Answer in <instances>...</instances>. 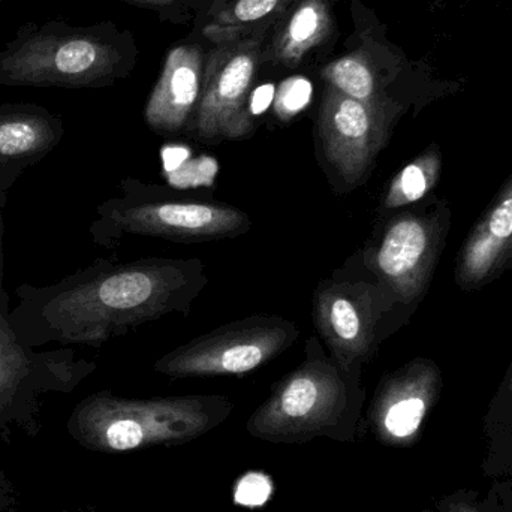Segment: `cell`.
Here are the masks:
<instances>
[{"label": "cell", "instance_id": "9c48e42d", "mask_svg": "<svg viewBox=\"0 0 512 512\" xmlns=\"http://www.w3.org/2000/svg\"><path fill=\"white\" fill-rule=\"evenodd\" d=\"M298 337V325L283 316H246L167 352L155 372L171 379L242 376L282 355Z\"/></svg>", "mask_w": 512, "mask_h": 512}, {"label": "cell", "instance_id": "5b68a950", "mask_svg": "<svg viewBox=\"0 0 512 512\" xmlns=\"http://www.w3.org/2000/svg\"><path fill=\"white\" fill-rule=\"evenodd\" d=\"M122 195L96 207L89 233L93 243L113 249L125 237H152L173 243H209L245 236L252 228L248 213L213 201L155 194L134 179L123 180Z\"/></svg>", "mask_w": 512, "mask_h": 512}, {"label": "cell", "instance_id": "5bb4252c", "mask_svg": "<svg viewBox=\"0 0 512 512\" xmlns=\"http://www.w3.org/2000/svg\"><path fill=\"white\" fill-rule=\"evenodd\" d=\"M203 51L198 45H179L165 60L161 77L147 99L144 119L158 134L188 129L203 90Z\"/></svg>", "mask_w": 512, "mask_h": 512}, {"label": "cell", "instance_id": "4316f807", "mask_svg": "<svg viewBox=\"0 0 512 512\" xmlns=\"http://www.w3.org/2000/svg\"><path fill=\"white\" fill-rule=\"evenodd\" d=\"M0 2H2V0H0Z\"/></svg>", "mask_w": 512, "mask_h": 512}, {"label": "cell", "instance_id": "d4e9b609", "mask_svg": "<svg viewBox=\"0 0 512 512\" xmlns=\"http://www.w3.org/2000/svg\"><path fill=\"white\" fill-rule=\"evenodd\" d=\"M128 2L146 6H167L171 5V3L177 2V0H128Z\"/></svg>", "mask_w": 512, "mask_h": 512}, {"label": "cell", "instance_id": "d6986e66", "mask_svg": "<svg viewBox=\"0 0 512 512\" xmlns=\"http://www.w3.org/2000/svg\"><path fill=\"white\" fill-rule=\"evenodd\" d=\"M289 2L291 0H225L204 32L218 44L237 41L248 27L280 14Z\"/></svg>", "mask_w": 512, "mask_h": 512}, {"label": "cell", "instance_id": "7c38bea8", "mask_svg": "<svg viewBox=\"0 0 512 512\" xmlns=\"http://www.w3.org/2000/svg\"><path fill=\"white\" fill-rule=\"evenodd\" d=\"M441 387L438 366L426 358L409 361L385 375L367 412L373 436L388 447L414 444Z\"/></svg>", "mask_w": 512, "mask_h": 512}, {"label": "cell", "instance_id": "83f0119b", "mask_svg": "<svg viewBox=\"0 0 512 512\" xmlns=\"http://www.w3.org/2000/svg\"><path fill=\"white\" fill-rule=\"evenodd\" d=\"M427 512H430V511H427Z\"/></svg>", "mask_w": 512, "mask_h": 512}, {"label": "cell", "instance_id": "30bf717a", "mask_svg": "<svg viewBox=\"0 0 512 512\" xmlns=\"http://www.w3.org/2000/svg\"><path fill=\"white\" fill-rule=\"evenodd\" d=\"M406 110L408 105L399 102L366 104L325 84L316 125L318 152L337 192L367 182Z\"/></svg>", "mask_w": 512, "mask_h": 512}, {"label": "cell", "instance_id": "603a6c76", "mask_svg": "<svg viewBox=\"0 0 512 512\" xmlns=\"http://www.w3.org/2000/svg\"><path fill=\"white\" fill-rule=\"evenodd\" d=\"M507 268H512V239L511 242L508 243V248L505 249L504 256H502L499 274H501L502 271L507 270Z\"/></svg>", "mask_w": 512, "mask_h": 512}, {"label": "cell", "instance_id": "3957f363", "mask_svg": "<svg viewBox=\"0 0 512 512\" xmlns=\"http://www.w3.org/2000/svg\"><path fill=\"white\" fill-rule=\"evenodd\" d=\"M233 412V400L221 394L128 399L102 390L75 406L66 430L86 450L132 453L197 441L222 426Z\"/></svg>", "mask_w": 512, "mask_h": 512}, {"label": "cell", "instance_id": "44dd1931", "mask_svg": "<svg viewBox=\"0 0 512 512\" xmlns=\"http://www.w3.org/2000/svg\"><path fill=\"white\" fill-rule=\"evenodd\" d=\"M17 505V493L11 478L0 471V512H14Z\"/></svg>", "mask_w": 512, "mask_h": 512}, {"label": "cell", "instance_id": "8992f818", "mask_svg": "<svg viewBox=\"0 0 512 512\" xmlns=\"http://www.w3.org/2000/svg\"><path fill=\"white\" fill-rule=\"evenodd\" d=\"M400 316L390 289L357 265L334 271L313 294L316 336L340 367L357 375H363L381 343L400 327Z\"/></svg>", "mask_w": 512, "mask_h": 512}, {"label": "cell", "instance_id": "7a4b0ae2", "mask_svg": "<svg viewBox=\"0 0 512 512\" xmlns=\"http://www.w3.org/2000/svg\"><path fill=\"white\" fill-rule=\"evenodd\" d=\"M304 352V360L252 412L246 432L268 444L301 445L315 439L352 444L363 420V375L340 367L318 336L306 340Z\"/></svg>", "mask_w": 512, "mask_h": 512}, {"label": "cell", "instance_id": "ba28073f", "mask_svg": "<svg viewBox=\"0 0 512 512\" xmlns=\"http://www.w3.org/2000/svg\"><path fill=\"white\" fill-rule=\"evenodd\" d=\"M445 203L402 210L388 216L366 249L355 255L381 280L400 310L412 309L426 295L450 228Z\"/></svg>", "mask_w": 512, "mask_h": 512}, {"label": "cell", "instance_id": "277c9868", "mask_svg": "<svg viewBox=\"0 0 512 512\" xmlns=\"http://www.w3.org/2000/svg\"><path fill=\"white\" fill-rule=\"evenodd\" d=\"M122 35L108 24L72 26L63 20L21 26L0 51V86L93 89L128 72Z\"/></svg>", "mask_w": 512, "mask_h": 512}, {"label": "cell", "instance_id": "9a60e30c", "mask_svg": "<svg viewBox=\"0 0 512 512\" xmlns=\"http://www.w3.org/2000/svg\"><path fill=\"white\" fill-rule=\"evenodd\" d=\"M512 239V176L463 243L456 280L465 291L499 276L501 259Z\"/></svg>", "mask_w": 512, "mask_h": 512}, {"label": "cell", "instance_id": "ffe728a7", "mask_svg": "<svg viewBox=\"0 0 512 512\" xmlns=\"http://www.w3.org/2000/svg\"><path fill=\"white\" fill-rule=\"evenodd\" d=\"M312 87L309 81L303 78H292L285 81L279 87L276 102H274V110H276L279 119H291L295 114L300 113L310 99Z\"/></svg>", "mask_w": 512, "mask_h": 512}, {"label": "cell", "instance_id": "6da1fadb", "mask_svg": "<svg viewBox=\"0 0 512 512\" xmlns=\"http://www.w3.org/2000/svg\"><path fill=\"white\" fill-rule=\"evenodd\" d=\"M209 282L198 258L98 259L50 285L17 286L8 318L32 348H99L147 322L189 315Z\"/></svg>", "mask_w": 512, "mask_h": 512}, {"label": "cell", "instance_id": "484cf974", "mask_svg": "<svg viewBox=\"0 0 512 512\" xmlns=\"http://www.w3.org/2000/svg\"><path fill=\"white\" fill-rule=\"evenodd\" d=\"M63 512H74V511H63Z\"/></svg>", "mask_w": 512, "mask_h": 512}, {"label": "cell", "instance_id": "7402d4cb", "mask_svg": "<svg viewBox=\"0 0 512 512\" xmlns=\"http://www.w3.org/2000/svg\"><path fill=\"white\" fill-rule=\"evenodd\" d=\"M9 304L11 301H9V295L5 289V274H3L2 225H0V310L8 316L11 312Z\"/></svg>", "mask_w": 512, "mask_h": 512}, {"label": "cell", "instance_id": "ac0fdd59", "mask_svg": "<svg viewBox=\"0 0 512 512\" xmlns=\"http://www.w3.org/2000/svg\"><path fill=\"white\" fill-rule=\"evenodd\" d=\"M441 170L442 159L438 147L424 150L391 180L382 198L381 212L405 209L423 200L435 188Z\"/></svg>", "mask_w": 512, "mask_h": 512}, {"label": "cell", "instance_id": "e0dca14e", "mask_svg": "<svg viewBox=\"0 0 512 512\" xmlns=\"http://www.w3.org/2000/svg\"><path fill=\"white\" fill-rule=\"evenodd\" d=\"M322 77L325 84L334 87L337 92L366 104L399 102L408 105L385 90V84L379 80L372 63L361 53L348 54L334 60L325 66Z\"/></svg>", "mask_w": 512, "mask_h": 512}, {"label": "cell", "instance_id": "cb8c5ba5", "mask_svg": "<svg viewBox=\"0 0 512 512\" xmlns=\"http://www.w3.org/2000/svg\"><path fill=\"white\" fill-rule=\"evenodd\" d=\"M448 512H480L477 508L472 505L466 504V502H451L448 505Z\"/></svg>", "mask_w": 512, "mask_h": 512}, {"label": "cell", "instance_id": "52a82bcc", "mask_svg": "<svg viewBox=\"0 0 512 512\" xmlns=\"http://www.w3.org/2000/svg\"><path fill=\"white\" fill-rule=\"evenodd\" d=\"M71 346L39 351L21 342L0 310V430L29 436L41 430L42 405L48 394H71L95 370Z\"/></svg>", "mask_w": 512, "mask_h": 512}, {"label": "cell", "instance_id": "2e32d148", "mask_svg": "<svg viewBox=\"0 0 512 512\" xmlns=\"http://www.w3.org/2000/svg\"><path fill=\"white\" fill-rule=\"evenodd\" d=\"M331 30L330 2L301 0L274 36L271 60L283 68H297L310 51L327 41Z\"/></svg>", "mask_w": 512, "mask_h": 512}, {"label": "cell", "instance_id": "4fadbf2b", "mask_svg": "<svg viewBox=\"0 0 512 512\" xmlns=\"http://www.w3.org/2000/svg\"><path fill=\"white\" fill-rule=\"evenodd\" d=\"M63 135V120L41 105L0 104V210L18 179L44 161Z\"/></svg>", "mask_w": 512, "mask_h": 512}, {"label": "cell", "instance_id": "8fae6325", "mask_svg": "<svg viewBox=\"0 0 512 512\" xmlns=\"http://www.w3.org/2000/svg\"><path fill=\"white\" fill-rule=\"evenodd\" d=\"M261 56L255 39L219 44L204 71L200 102L186 134L212 146L251 137L255 129L251 92Z\"/></svg>", "mask_w": 512, "mask_h": 512}]
</instances>
